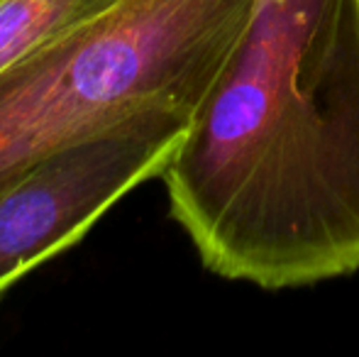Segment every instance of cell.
I'll return each mask as SVG.
<instances>
[{"mask_svg":"<svg viewBox=\"0 0 359 357\" xmlns=\"http://www.w3.org/2000/svg\"><path fill=\"white\" fill-rule=\"evenodd\" d=\"M201 264L259 289L359 271V0H259L161 172Z\"/></svg>","mask_w":359,"mask_h":357,"instance_id":"obj_1","label":"cell"},{"mask_svg":"<svg viewBox=\"0 0 359 357\" xmlns=\"http://www.w3.org/2000/svg\"><path fill=\"white\" fill-rule=\"evenodd\" d=\"M259 0H120L0 74V189L151 103L198 113Z\"/></svg>","mask_w":359,"mask_h":357,"instance_id":"obj_2","label":"cell"},{"mask_svg":"<svg viewBox=\"0 0 359 357\" xmlns=\"http://www.w3.org/2000/svg\"><path fill=\"white\" fill-rule=\"evenodd\" d=\"M194 118L181 105H144L0 189V301L79 245L130 191L161 177Z\"/></svg>","mask_w":359,"mask_h":357,"instance_id":"obj_3","label":"cell"},{"mask_svg":"<svg viewBox=\"0 0 359 357\" xmlns=\"http://www.w3.org/2000/svg\"><path fill=\"white\" fill-rule=\"evenodd\" d=\"M120 0H0V74L86 27Z\"/></svg>","mask_w":359,"mask_h":357,"instance_id":"obj_4","label":"cell"}]
</instances>
